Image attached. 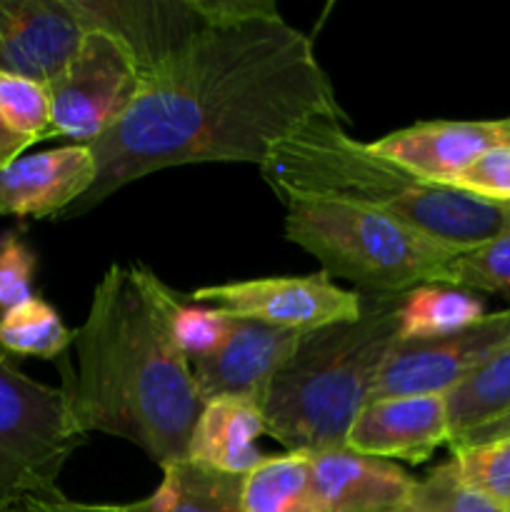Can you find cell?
Here are the masks:
<instances>
[{
    "instance_id": "6da1fadb",
    "label": "cell",
    "mask_w": 510,
    "mask_h": 512,
    "mask_svg": "<svg viewBox=\"0 0 510 512\" xmlns=\"http://www.w3.org/2000/svg\"><path fill=\"white\" fill-rule=\"evenodd\" d=\"M315 118L345 120L315 45L273 0H225L145 83L115 128L90 143L98 178L60 218H75L123 185L195 163H265Z\"/></svg>"
},
{
    "instance_id": "7a4b0ae2",
    "label": "cell",
    "mask_w": 510,
    "mask_h": 512,
    "mask_svg": "<svg viewBox=\"0 0 510 512\" xmlns=\"http://www.w3.org/2000/svg\"><path fill=\"white\" fill-rule=\"evenodd\" d=\"M180 303L145 265H110L73 330L75 370L63 385L80 433L128 440L160 468L188 458L203 410L175 338Z\"/></svg>"
},
{
    "instance_id": "3957f363",
    "label": "cell",
    "mask_w": 510,
    "mask_h": 512,
    "mask_svg": "<svg viewBox=\"0 0 510 512\" xmlns=\"http://www.w3.org/2000/svg\"><path fill=\"white\" fill-rule=\"evenodd\" d=\"M283 203L330 200L375 210L465 253L510 230V205L418 178L345 133L343 120L315 118L275 145L260 165Z\"/></svg>"
},
{
    "instance_id": "277c9868",
    "label": "cell",
    "mask_w": 510,
    "mask_h": 512,
    "mask_svg": "<svg viewBox=\"0 0 510 512\" xmlns=\"http://www.w3.org/2000/svg\"><path fill=\"white\" fill-rule=\"evenodd\" d=\"M403 298L405 293H360L358 318L300 335L270 380L263 403L265 435L288 453L345 448L350 425L398 343Z\"/></svg>"
},
{
    "instance_id": "5b68a950",
    "label": "cell",
    "mask_w": 510,
    "mask_h": 512,
    "mask_svg": "<svg viewBox=\"0 0 510 512\" xmlns=\"http://www.w3.org/2000/svg\"><path fill=\"white\" fill-rule=\"evenodd\" d=\"M285 238L308 250L330 280L365 295H400L448 285L455 250L375 210L330 200H288Z\"/></svg>"
},
{
    "instance_id": "8992f818",
    "label": "cell",
    "mask_w": 510,
    "mask_h": 512,
    "mask_svg": "<svg viewBox=\"0 0 510 512\" xmlns=\"http://www.w3.org/2000/svg\"><path fill=\"white\" fill-rule=\"evenodd\" d=\"M83 443L65 390L33 380L0 350V512L60 490V473Z\"/></svg>"
},
{
    "instance_id": "52a82bcc",
    "label": "cell",
    "mask_w": 510,
    "mask_h": 512,
    "mask_svg": "<svg viewBox=\"0 0 510 512\" xmlns=\"http://www.w3.org/2000/svg\"><path fill=\"white\" fill-rule=\"evenodd\" d=\"M143 90L145 83L125 45L108 30L90 25L78 53L48 83L50 138L95 143L125 118Z\"/></svg>"
},
{
    "instance_id": "ba28073f",
    "label": "cell",
    "mask_w": 510,
    "mask_h": 512,
    "mask_svg": "<svg viewBox=\"0 0 510 512\" xmlns=\"http://www.w3.org/2000/svg\"><path fill=\"white\" fill-rule=\"evenodd\" d=\"M188 300L193 305L223 310L233 318L258 320L293 333L348 323L363 310L360 293L338 288L325 273L205 285L193 290Z\"/></svg>"
},
{
    "instance_id": "9c48e42d",
    "label": "cell",
    "mask_w": 510,
    "mask_h": 512,
    "mask_svg": "<svg viewBox=\"0 0 510 512\" xmlns=\"http://www.w3.org/2000/svg\"><path fill=\"white\" fill-rule=\"evenodd\" d=\"M510 343V308L433 340H398L370 400L448 395Z\"/></svg>"
},
{
    "instance_id": "30bf717a",
    "label": "cell",
    "mask_w": 510,
    "mask_h": 512,
    "mask_svg": "<svg viewBox=\"0 0 510 512\" xmlns=\"http://www.w3.org/2000/svg\"><path fill=\"white\" fill-rule=\"evenodd\" d=\"M90 25L125 45L143 83L193 35L213 23L225 0H80Z\"/></svg>"
},
{
    "instance_id": "8fae6325",
    "label": "cell",
    "mask_w": 510,
    "mask_h": 512,
    "mask_svg": "<svg viewBox=\"0 0 510 512\" xmlns=\"http://www.w3.org/2000/svg\"><path fill=\"white\" fill-rule=\"evenodd\" d=\"M88 30L80 0H0V73L53 83Z\"/></svg>"
},
{
    "instance_id": "7c38bea8",
    "label": "cell",
    "mask_w": 510,
    "mask_h": 512,
    "mask_svg": "<svg viewBox=\"0 0 510 512\" xmlns=\"http://www.w3.org/2000/svg\"><path fill=\"white\" fill-rule=\"evenodd\" d=\"M300 335L230 315L223 343L190 363L203 405L215 398H243L263 408L270 380L290 358Z\"/></svg>"
},
{
    "instance_id": "4fadbf2b",
    "label": "cell",
    "mask_w": 510,
    "mask_h": 512,
    "mask_svg": "<svg viewBox=\"0 0 510 512\" xmlns=\"http://www.w3.org/2000/svg\"><path fill=\"white\" fill-rule=\"evenodd\" d=\"M98 178L90 145H63L20 155L0 168V213L15 218H60L85 198Z\"/></svg>"
},
{
    "instance_id": "5bb4252c",
    "label": "cell",
    "mask_w": 510,
    "mask_h": 512,
    "mask_svg": "<svg viewBox=\"0 0 510 512\" xmlns=\"http://www.w3.org/2000/svg\"><path fill=\"white\" fill-rule=\"evenodd\" d=\"M450 443L445 395H400L368 400L350 425L348 448L373 458L425 463Z\"/></svg>"
},
{
    "instance_id": "9a60e30c",
    "label": "cell",
    "mask_w": 510,
    "mask_h": 512,
    "mask_svg": "<svg viewBox=\"0 0 510 512\" xmlns=\"http://www.w3.org/2000/svg\"><path fill=\"white\" fill-rule=\"evenodd\" d=\"M320 512H405L418 480L383 458L345 448L305 453Z\"/></svg>"
},
{
    "instance_id": "2e32d148",
    "label": "cell",
    "mask_w": 510,
    "mask_h": 512,
    "mask_svg": "<svg viewBox=\"0 0 510 512\" xmlns=\"http://www.w3.org/2000/svg\"><path fill=\"white\" fill-rule=\"evenodd\" d=\"M498 143H505L500 120H430L383 135L370 148L428 183L450 185L460 170Z\"/></svg>"
},
{
    "instance_id": "e0dca14e",
    "label": "cell",
    "mask_w": 510,
    "mask_h": 512,
    "mask_svg": "<svg viewBox=\"0 0 510 512\" xmlns=\"http://www.w3.org/2000/svg\"><path fill=\"white\" fill-rule=\"evenodd\" d=\"M263 433L265 418L258 403L243 398L208 400L190 435L188 458L220 473L248 475L263 460L258 453Z\"/></svg>"
},
{
    "instance_id": "ac0fdd59",
    "label": "cell",
    "mask_w": 510,
    "mask_h": 512,
    "mask_svg": "<svg viewBox=\"0 0 510 512\" xmlns=\"http://www.w3.org/2000/svg\"><path fill=\"white\" fill-rule=\"evenodd\" d=\"M245 475L220 473L190 458L163 465L158 490L118 512H243Z\"/></svg>"
},
{
    "instance_id": "d6986e66",
    "label": "cell",
    "mask_w": 510,
    "mask_h": 512,
    "mask_svg": "<svg viewBox=\"0 0 510 512\" xmlns=\"http://www.w3.org/2000/svg\"><path fill=\"white\" fill-rule=\"evenodd\" d=\"M483 318L485 303L478 293L450 285H420L405 293L398 340L445 338Z\"/></svg>"
},
{
    "instance_id": "ffe728a7",
    "label": "cell",
    "mask_w": 510,
    "mask_h": 512,
    "mask_svg": "<svg viewBox=\"0 0 510 512\" xmlns=\"http://www.w3.org/2000/svg\"><path fill=\"white\" fill-rule=\"evenodd\" d=\"M243 512H320L305 453L263 458L243 483Z\"/></svg>"
},
{
    "instance_id": "44dd1931",
    "label": "cell",
    "mask_w": 510,
    "mask_h": 512,
    "mask_svg": "<svg viewBox=\"0 0 510 512\" xmlns=\"http://www.w3.org/2000/svg\"><path fill=\"white\" fill-rule=\"evenodd\" d=\"M450 440L510 413V343L445 395ZM450 445V443H448Z\"/></svg>"
},
{
    "instance_id": "7402d4cb",
    "label": "cell",
    "mask_w": 510,
    "mask_h": 512,
    "mask_svg": "<svg viewBox=\"0 0 510 512\" xmlns=\"http://www.w3.org/2000/svg\"><path fill=\"white\" fill-rule=\"evenodd\" d=\"M73 345V330L45 300L30 298L0 315V350L8 355L60 358Z\"/></svg>"
},
{
    "instance_id": "603a6c76",
    "label": "cell",
    "mask_w": 510,
    "mask_h": 512,
    "mask_svg": "<svg viewBox=\"0 0 510 512\" xmlns=\"http://www.w3.org/2000/svg\"><path fill=\"white\" fill-rule=\"evenodd\" d=\"M450 288L503 295L510 300V230L488 243L455 255L448 273Z\"/></svg>"
},
{
    "instance_id": "cb8c5ba5",
    "label": "cell",
    "mask_w": 510,
    "mask_h": 512,
    "mask_svg": "<svg viewBox=\"0 0 510 512\" xmlns=\"http://www.w3.org/2000/svg\"><path fill=\"white\" fill-rule=\"evenodd\" d=\"M405 512H508L498 503L475 490L460 475L455 460L430 470L428 478L418 480Z\"/></svg>"
},
{
    "instance_id": "d4e9b609",
    "label": "cell",
    "mask_w": 510,
    "mask_h": 512,
    "mask_svg": "<svg viewBox=\"0 0 510 512\" xmlns=\"http://www.w3.org/2000/svg\"><path fill=\"white\" fill-rule=\"evenodd\" d=\"M0 113L15 133L33 143L50 138V93L45 83L0 73Z\"/></svg>"
},
{
    "instance_id": "484cf974",
    "label": "cell",
    "mask_w": 510,
    "mask_h": 512,
    "mask_svg": "<svg viewBox=\"0 0 510 512\" xmlns=\"http://www.w3.org/2000/svg\"><path fill=\"white\" fill-rule=\"evenodd\" d=\"M450 188L498 205H510V143H498L460 170Z\"/></svg>"
},
{
    "instance_id": "4316f807",
    "label": "cell",
    "mask_w": 510,
    "mask_h": 512,
    "mask_svg": "<svg viewBox=\"0 0 510 512\" xmlns=\"http://www.w3.org/2000/svg\"><path fill=\"white\" fill-rule=\"evenodd\" d=\"M228 320L230 315L223 310L180 303L178 313H175V338H178L188 363L205 358L223 343L225 333H228Z\"/></svg>"
},
{
    "instance_id": "83f0119b",
    "label": "cell",
    "mask_w": 510,
    "mask_h": 512,
    "mask_svg": "<svg viewBox=\"0 0 510 512\" xmlns=\"http://www.w3.org/2000/svg\"><path fill=\"white\" fill-rule=\"evenodd\" d=\"M33 270L35 255L20 233L10 230L0 235V310L3 313L33 298Z\"/></svg>"
},
{
    "instance_id": "f1b7e54d",
    "label": "cell",
    "mask_w": 510,
    "mask_h": 512,
    "mask_svg": "<svg viewBox=\"0 0 510 512\" xmlns=\"http://www.w3.org/2000/svg\"><path fill=\"white\" fill-rule=\"evenodd\" d=\"M3 512H118V505L78 503V500L65 498L60 490H55V493L48 495H30V498L10 505Z\"/></svg>"
},
{
    "instance_id": "f546056e",
    "label": "cell",
    "mask_w": 510,
    "mask_h": 512,
    "mask_svg": "<svg viewBox=\"0 0 510 512\" xmlns=\"http://www.w3.org/2000/svg\"><path fill=\"white\" fill-rule=\"evenodd\" d=\"M503 440H510V413L500 415V418L490 420V423L478 425L473 430H465L458 438L450 440V450H465V448H480V445L490 443H503Z\"/></svg>"
},
{
    "instance_id": "4dcf8cb0",
    "label": "cell",
    "mask_w": 510,
    "mask_h": 512,
    "mask_svg": "<svg viewBox=\"0 0 510 512\" xmlns=\"http://www.w3.org/2000/svg\"><path fill=\"white\" fill-rule=\"evenodd\" d=\"M33 140L25 138V135L15 133L8 123H5L3 113H0V168H5L8 163L18 160L25 153V148H30Z\"/></svg>"
},
{
    "instance_id": "1f68e13d",
    "label": "cell",
    "mask_w": 510,
    "mask_h": 512,
    "mask_svg": "<svg viewBox=\"0 0 510 512\" xmlns=\"http://www.w3.org/2000/svg\"><path fill=\"white\" fill-rule=\"evenodd\" d=\"M500 130H503L505 143H510V118H503V120H500Z\"/></svg>"
}]
</instances>
